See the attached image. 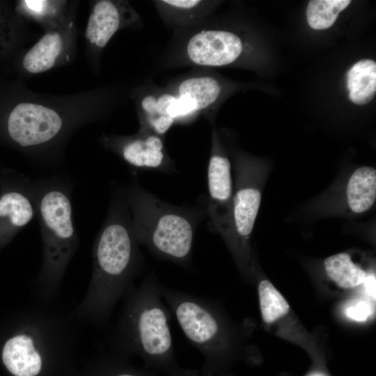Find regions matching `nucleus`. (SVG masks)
I'll return each instance as SVG.
<instances>
[{
	"label": "nucleus",
	"mask_w": 376,
	"mask_h": 376,
	"mask_svg": "<svg viewBox=\"0 0 376 376\" xmlns=\"http://www.w3.org/2000/svg\"><path fill=\"white\" fill-rule=\"evenodd\" d=\"M140 261L131 225L119 209H111L95 240L89 285L73 319L104 324L119 300L134 287Z\"/></svg>",
	"instance_id": "f257e3e1"
},
{
	"label": "nucleus",
	"mask_w": 376,
	"mask_h": 376,
	"mask_svg": "<svg viewBox=\"0 0 376 376\" xmlns=\"http://www.w3.org/2000/svg\"><path fill=\"white\" fill-rule=\"evenodd\" d=\"M41 238L42 263L34 279L38 297L49 303L58 292L66 269L79 246L68 183L58 178L34 182Z\"/></svg>",
	"instance_id": "f03ea898"
},
{
	"label": "nucleus",
	"mask_w": 376,
	"mask_h": 376,
	"mask_svg": "<svg viewBox=\"0 0 376 376\" xmlns=\"http://www.w3.org/2000/svg\"><path fill=\"white\" fill-rule=\"evenodd\" d=\"M161 287L152 274L126 295L109 345L154 362L167 363L172 360L171 314L163 301Z\"/></svg>",
	"instance_id": "7ed1b4c3"
},
{
	"label": "nucleus",
	"mask_w": 376,
	"mask_h": 376,
	"mask_svg": "<svg viewBox=\"0 0 376 376\" xmlns=\"http://www.w3.org/2000/svg\"><path fill=\"white\" fill-rule=\"evenodd\" d=\"M72 317L47 308H31L2 344L3 364L13 376H39L49 357L76 345Z\"/></svg>",
	"instance_id": "20e7f679"
},
{
	"label": "nucleus",
	"mask_w": 376,
	"mask_h": 376,
	"mask_svg": "<svg viewBox=\"0 0 376 376\" xmlns=\"http://www.w3.org/2000/svg\"><path fill=\"white\" fill-rule=\"evenodd\" d=\"M129 202L133 214L132 230L137 243L159 256L187 265L194 234L191 220L141 191L130 192Z\"/></svg>",
	"instance_id": "39448f33"
},
{
	"label": "nucleus",
	"mask_w": 376,
	"mask_h": 376,
	"mask_svg": "<svg viewBox=\"0 0 376 376\" xmlns=\"http://www.w3.org/2000/svg\"><path fill=\"white\" fill-rule=\"evenodd\" d=\"M66 129L64 118L55 109L33 102L16 104L4 123L10 143L18 148L37 150L60 139Z\"/></svg>",
	"instance_id": "423d86ee"
},
{
	"label": "nucleus",
	"mask_w": 376,
	"mask_h": 376,
	"mask_svg": "<svg viewBox=\"0 0 376 376\" xmlns=\"http://www.w3.org/2000/svg\"><path fill=\"white\" fill-rule=\"evenodd\" d=\"M36 215L34 182L8 171L0 175V249Z\"/></svg>",
	"instance_id": "0eeeda50"
},
{
	"label": "nucleus",
	"mask_w": 376,
	"mask_h": 376,
	"mask_svg": "<svg viewBox=\"0 0 376 376\" xmlns=\"http://www.w3.org/2000/svg\"><path fill=\"white\" fill-rule=\"evenodd\" d=\"M258 170L243 166L236 170L231 227L228 240L245 246L253 231L262 200V182Z\"/></svg>",
	"instance_id": "6e6552de"
},
{
	"label": "nucleus",
	"mask_w": 376,
	"mask_h": 376,
	"mask_svg": "<svg viewBox=\"0 0 376 376\" xmlns=\"http://www.w3.org/2000/svg\"><path fill=\"white\" fill-rule=\"evenodd\" d=\"M207 185L209 216L217 231L228 239L234 195L231 164L226 156L216 150L208 164Z\"/></svg>",
	"instance_id": "1a4fd4ad"
},
{
	"label": "nucleus",
	"mask_w": 376,
	"mask_h": 376,
	"mask_svg": "<svg viewBox=\"0 0 376 376\" xmlns=\"http://www.w3.org/2000/svg\"><path fill=\"white\" fill-rule=\"evenodd\" d=\"M243 44L239 36L226 31L207 30L194 35L186 52L194 64L223 66L233 63L241 54Z\"/></svg>",
	"instance_id": "9d476101"
},
{
	"label": "nucleus",
	"mask_w": 376,
	"mask_h": 376,
	"mask_svg": "<svg viewBox=\"0 0 376 376\" xmlns=\"http://www.w3.org/2000/svg\"><path fill=\"white\" fill-rule=\"evenodd\" d=\"M221 93L219 82L211 77H194L182 81L175 95L173 113L175 119L206 109Z\"/></svg>",
	"instance_id": "9b49d317"
},
{
	"label": "nucleus",
	"mask_w": 376,
	"mask_h": 376,
	"mask_svg": "<svg viewBox=\"0 0 376 376\" xmlns=\"http://www.w3.org/2000/svg\"><path fill=\"white\" fill-rule=\"evenodd\" d=\"M120 4L110 0L96 1L90 13L85 36L94 47L104 48L125 24V13Z\"/></svg>",
	"instance_id": "f8f14e48"
},
{
	"label": "nucleus",
	"mask_w": 376,
	"mask_h": 376,
	"mask_svg": "<svg viewBox=\"0 0 376 376\" xmlns=\"http://www.w3.org/2000/svg\"><path fill=\"white\" fill-rule=\"evenodd\" d=\"M117 152L128 164L140 169H159L166 162L164 143L156 134L123 141Z\"/></svg>",
	"instance_id": "ddd939ff"
},
{
	"label": "nucleus",
	"mask_w": 376,
	"mask_h": 376,
	"mask_svg": "<svg viewBox=\"0 0 376 376\" xmlns=\"http://www.w3.org/2000/svg\"><path fill=\"white\" fill-rule=\"evenodd\" d=\"M66 45V37L61 31L47 32L23 57L24 68L31 74L51 69L64 53Z\"/></svg>",
	"instance_id": "4468645a"
},
{
	"label": "nucleus",
	"mask_w": 376,
	"mask_h": 376,
	"mask_svg": "<svg viewBox=\"0 0 376 376\" xmlns=\"http://www.w3.org/2000/svg\"><path fill=\"white\" fill-rule=\"evenodd\" d=\"M350 211L361 214L368 211L376 200V170L372 166L359 167L348 178L345 189Z\"/></svg>",
	"instance_id": "2eb2a0df"
},
{
	"label": "nucleus",
	"mask_w": 376,
	"mask_h": 376,
	"mask_svg": "<svg viewBox=\"0 0 376 376\" xmlns=\"http://www.w3.org/2000/svg\"><path fill=\"white\" fill-rule=\"evenodd\" d=\"M350 100L359 105L370 102L376 93V63L362 59L356 63L347 75Z\"/></svg>",
	"instance_id": "dca6fc26"
},
{
	"label": "nucleus",
	"mask_w": 376,
	"mask_h": 376,
	"mask_svg": "<svg viewBox=\"0 0 376 376\" xmlns=\"http://www.w3.org/2000/svg\"><path fill=\"white\" fill-rule=\"evenodd\" d=\"M324 267L327 275L340 287L350 288L363 284L368 275L354 263L350 254L340 253L326 258Z\"/></svg>",
	"instance_id": "f3484780"
},
{
	"label": "nucleus",
	"mask_w": 376,
	"mask_h": 376,
	"mask_svg": "<svg viewBox=\"0 0 376 376\" xmlns=\"http://www.w3.org/2000/svg\"><path fill=\"white\" fill-rule=\"evenodd\" d=\"M172 94L164 93L158 97L147 95L141 101L147 125L157 135L164 134L175 122L169 113V104Z\"/></svg>",
	"instance_id": "a211bd4d"
},
{
	"label": "nucleus",
	"mask_w": 376,
	"mask_h": 376,
	"mask_svg": "<svg viewBox=\"0 0 376 376\" xmlns=\"http://www.w3.org/2000/svg\"><path fill=\"white\" fill-rule=\"evenodd\" d=\"M350 0H311L306 8V18L309 26L315 30L331 27L338 14L350 3Z\"/></svg>",
	"instance_id": "6ab92c4d"
},
{
	"label": "nucleus",
	"mask_w": 376,
	"mask_h": 376,
	"mask_svg": "<svg viewBox=\"0 0 376 376\" xmlns=\"http://www.w3.org/2000/svg\"><path fill=\"white\" fill-rule=\"evenodd\" d=\"M258 295L261 315L265 322L272 323L288 313V303L270 281L260 282Z\"/></svg>",
	"instance_id": "aec40b11"
},
{
	"label": "nucleus",
	"mask_w": 376,
	"mask_h": 376,
	"mask_svg": "<svg viewBox=\"0 0 376 376\" xmlns=\"http://www.w3.org/2000/svg\"><path fill=\"white\" fill-rule=\"evenodd\" d=\"M23 9L31 16L42 19L51 14L59 1L43 0H25L20 1Z\"/></svg>",
	"instance_id": "412c9836"
},
{
	"label": "nucleus",
	"mask_w": 376,
	"mask_h": 376,
	"mask_svg": "<svg viewBox=\"0 0 376 376\" xmlns=\"http://www.w3.org/2000/svg\"><path fill=\"white\" fill-rule=\"evenodd\" d=\"M345 313L351 319L358 322H363L370 316L371 308L366 301L357 300L346 308Z\"/></svg>",
	"instance_id": "4be33fe9"
},
{
	"label": "nucleus",
	"mask_w": 376,
	"mask_h": 376,
	"mask_svg": "<svg viewBox=\"0 0 376 376\" xmlns=\"http://www.w3.org/2000/svg\"><path fill=\"white\" fill-rule=\"evenodd\" d=\"M161 2L173 8L180 10H191L201 4L198 0H166Z\"/></svg>",
	"instance_id": "5701e85b"
},
{
	"label": "nucleus",
	"mask_w": 376,
	"mask_h": 376,
	"mask_svg": "<svg viewBox=\"0 0 376 376\" xmlns=\"http://www.w3.org/2000/svg\"><path fill=\"white\" fill-rule=\"evenodd\" d=\"M364 288L366 293L372 297H375V276L368 274L363 282Z\"/></svg>",
	"instance_id": "b1692460"
},
{
	"label": "nucleus",
	"mask_w": 376,
	"mask_h": 376,
	"mask_svg": "<svg viewBox=\"0 0 376 376\" xmlns=\"http://www.w3.org/2000/svg\"><path fill=\"white\" fill-rule=\"evenodd\" d=\"M113 376H139L138 375L136 374H134V373H130V372H120V373H118L115 375H113Z\"/></svg>",
	"instance_id": "393cba45"
},
{
	"label": "nucleus",
	"mask_w": 376,
	"mask_h": 376,
	"mask_svg": "<svg viewBox=\"0 0 376 376\" xmlns=\"http://www.w3.org/2000/svg\"><path fill=\"white\" fill-rule=\"evenodd\" d=\"M1 171H2L0 170V175H1Z\"/></svg>",
	"instance_id": "a878e982"
}]
</instances>
